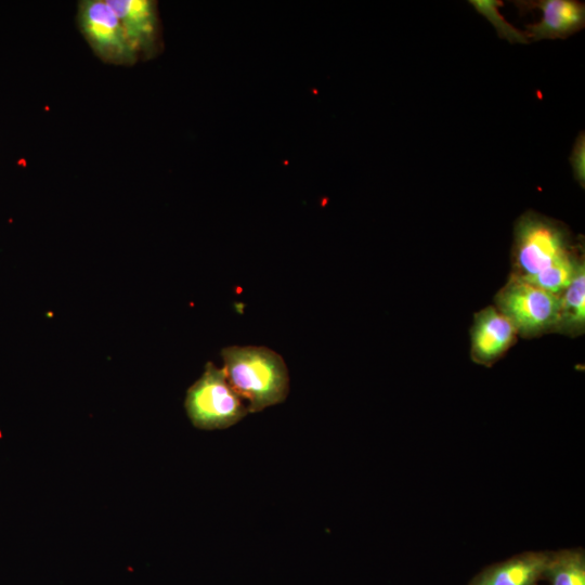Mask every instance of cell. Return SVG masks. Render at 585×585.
Segmentation results:
<instances>
[{
  "instance_id": "obj_12",
  "label": "cell",
  "mask_w": 585,
  "mask_h": 585,
  "mask_svg": "<svg viewBox=\"0 0 585 585\" xmlns=\"http://www.w3.org/2000/svg\"><path fill=\"white\" fill-rule=\"evenodd\" d=\"M474 10L484 16L495 28L497 35L510 43H528L524 31L508 23L498 9L504 5L499 0H470Z\"/></svg>"
},
{
  "instance_id": "obj_7",
  "label": "cell",
  "mask_w": 585,
  "mask_h": 585,
  "mask_svg": "<svg viewBox=\"0 0 585 585\" xmlns=\"http://www.w3.org/2000/svg\"><path fill=\"white\" fill-rule=\"evenodd\" d=\"M522 14L540 9L542 17L525 26L528 41L566 39L585 26V5L576 0L515 1Z\"/></svg>"
},
{
  "instance_id": "obj_10",
  "label": "cell",
  "mask_w": 585,
  "mask_h": 585,
  "mask_svg": "<svg viewBox=\"0 0 585 585\" xmlns=\"http://www.w3.org/2000/svg\"><path fill=\"white\" fill-rule=\"evenodd\" d=\"M559 320L557 330L568 335H580L585 325V269L583 260L568 287L559 296Z\"/></svg>"
},
{
  "instance_id": "obj_2",
  "label": "cell",
  "mask_w": 585,
  "mask_h": 585,
  "mask_svg": "<svg viewBox=\"0 0 585 585\" xmlns=\"http://www.w3.org/2000/svg\"><path fill=\"white\" fill-rule=\"evenodd\" d=\"M564 224L526 211L515 224L512 258L516 276L529 280L576 255Z\"/></svg>"
},
{
  "instance_id": "obj_1",
  "label": "cell",
  "mask_w": 585,
  "mask_h": 585,
  "mask_svg": "<svg viewBox=\"0 0 585 585\" xmlns=\"http://www.w3.org/2000/svg\"><path fill=\"white\" fill-rule=\"evenodd\" d=\"M226 379L235 392L248 400L256 413L285 401L289 376L283 358L265 347H227L221 352Z\"/></svg>"
},
{
  "instance_id": "obj_3",
  "label": "cell",
  "mask_w": 585,
  "mask_h": 585,
  "mask_svg": "<svg viewBox=\"0 0 585 585\" xmlns=\"http://www.w3.org/2000/svg\"><path fill=\"white\" fill-rule=\"evenodd\" d=\"M184 406L193 426L203 430L225 429L249 413L223 368L211 362L187 389Z\"/></svg>"
},
{
  "instance_id": "obj_5",
  "label": "cell",
  "mask_w": 585,
  "mask_h": 585,
  "mask_svg": "<svg viewBox=\"0 0 585 585\" xmlns=\"http://www.w3.org/2000/svg\"><path fill=\"white\" fill-rule=\"evenodd\" d=\"M76 20L84 40L102 62L116 66L140 62L107 0L79 1Z\"/></svg>"
},
{
  "instance_id": "obj_4",
  "label": "cell",
  "mask_w": 585,
  "mask_h": 585,
  "mask_svg": "<svg viewBox=\"0 0 585 585\" xmlns=\"http://www.w3.org/2000/svg\"><path fill=\"white\" fill-rule=\"evenodd\" d=\"M496 309L514 325L517 334L538 336L557 329L559 296L510 275L495 298Z\"/></svg>"
},
{
  "instance_id": "obj_11",
  "label": "cell",
  "mask_w": 585,
  "mask_h": 585,
  "mask_svg": "<svg viewBox=\"0 0 585 585\" xmlns=\"http://www.w3.org/2000/svg\"><path fill=\"white\" fill-rule=\"evenodd\" d=\"M543 580L550 585H585V551L581 547L550 551Z\"/></svg>"
},
{
  "instance_id": "obj_9",
  "label": "cell",
  "mask_w": 585,
  "mask_h": 585,
  "mask_svg": "<svg viewBox=\"0 0 585 585\" xmlns=\"http://www.w3.org/2000/svg\"><path fill=\"white\" fill-rule=\"evenodd\" d=\"M550 551H524L487 566L468 585H538Z\"/></svg>"
},
{
  "instance_id": "obj_13",
  "label": "cell",
  "mask_w": 585,
  "mask_h": 585,
  "mask_svg": "<svg viewBox=\"0 0 585 585\" xmlns=\"http://www.w3.org/2000/svg\"><path fill=\"white\" fill-rule=\"evenodd\" d=\"M585 135L584 132L580 133L574 142L571 155L570 164L574 179L578 184L584 187L585 185Z\"/></svg>"
},
{
  "instance_id": "obj_6",
  "label": "cell",
  "mask_w": 585,
  "mask_h": 585,
  "mask_svg": "<svg viewBox=\"0 0 585 585\" xmlns=\"http://www.w3.org/2000/svg\"><path fill=\"white\" fill-rule=\"evenodd\" d=\"M118 16L139 61L157 56L162 48L157 2L153 0H107Z\"/></svg>"
},
{
  "instance_id": "obj_8",
  "label": "cell",
  "mask_w": 585,
  "mask_h": 585,
  "mask_svg": "<svg viewBox=\"0 0 585 585\" xmlns=\"http://www.w3.org/2000/svg\"><path fill=\"white\" fill-rule=\"evenodd\" d=\"M517 330L496 307L480 311L471 329V356L482 365L495 363L515 342Z\"/></svg>"
}]
</instances>
